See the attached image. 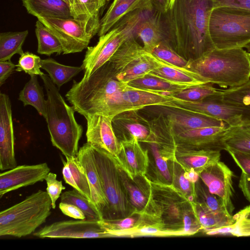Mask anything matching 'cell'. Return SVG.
I'll use <instances>...</instances> for the list:
<instances>
[{"label":"cell","instance_id":"cell-52","mask_svg":"<svg viewBox=\"0 0 250 250\" xmlns=\"http://www.w3.org/2000/svg\"><path fill=\"white\" fill-rule=\"evenodd\" d=\"M88 18L100 22L99 13L106 0H80Z\"/></svg>","mask_w":250,"mask_h":250},{"label":"cell","instance_id":"cell-57","mask_svg":"<svg viewBox=\"0 0 250 250\" xmlns=\"http://www.w3.org/2000/svg\"><path fill=\"white\" fill-rule=\"evenodd\" d=\"M239 187L243 194L250 202V175L241 172L239 182Z\"/></svg>","mask_w":250,"mask_h":250},{"label":"cell","instance_id":"cell-43","mask_svg":"<svg viewBox=\"0 0 250 250\" xmlns=\"http://www.w3.org/2000/svg\"><path fill=\"white\" fill-rule=\"evenodd\" d=\"M148 144L154 159L156 180L164 184H171L172 178L168 160L163 155L156 142H152Z\"/></svg>","mask_w":250,"mask_h":250},{"label":"cell","instance_id":"cell-33","mask_svg":"<svg viewBox=\"0 0 250 250\" xmlns=\"http://www.w3.org/2000/svg\"><path fill=\"white\" fill-rule=\"evenodd\" d=\"M19 100L24 106L30 105L34 107L39 114L45 119L46 116V100L42 87L40 85L37 75L30 76V79L20 91Z\"/></svg>","mask_w":250,"mask_h":250},{"label":"cell","instance_id":"cell-47","mask_svg":"<svg viewBox=\"0 0 250 250\" xmlns=\"http://www.w3.org/2000/svg\"><path fill=\"white\" fill-rule=\"evenodd\" d=\"M232 216L234 223L229 226V234L238 237L250 236V205Z\"/></svg>","mask_w":250,"mask_h":250},{"label":"cell","instance_id":"cell-13","mask_svg":"<svg viewBox=\"0 0 250 250\" xmlns=\"http://www.w3.org/2000/svg\"><path fill=\"white\" fill-rule=\"evenodd\" d=\"M199 175L209 191L220 198L228 211L232 215L234 209L232 202L234 191L233 171L219 160L205 168Z\"/></svg>","mask_w":250,"mask_h":250},{"label":"cell","instance_id":"cell-15","mask_svg":"<svg viewBox=\"0 0 250 250\" xmlns=\"http://www.w3.org/2000/svg\"><path fill=\"white\" fill-rule=\"evenodd\" d=\"M228 126L205 127L175 133L176 145L196 149L226 150L225 137Z\"/></svg>","mask_w":250,"mask_h":250},{"label":"cell","instance_id":"cell-56","mask_svg":"<svg viewBox=\"0 0 250 250\" xmlns=\"http://www.w3.org/2000/svg\"><path fill=\"white\" fill-rule=\"evenodd\" d=\"M72 17L75 19H85L87 18L80 0H69Z\"/></svg>","mask_w":250,"mask_h":250},{"label":"cell","instance_id":"cell-36","mask_svg":"<svg viewBox=\"0 0 250 250\" xmlns=\"http://www.w3.org/2000/svg\"><path fill=\"white\" fill-rule=\"evenodd\" d=\"M28 31L1 32L0 34V62L11 60L15 54L21 55L22 45Z\"/></svg>","mask_w":250,"mask_h":250},{"label":"cell","instance_id":"cell-48","mask_svg":"<svg viewBox=\"0 0 250 250\" xmlns=\"http://www.w3.org/2000/svg\"><path fill=\"white\" fill-rule=\"evenodd\" d=\"M41 58L28 51L24 52L21 55L18 64L16 65V71L17 72L24 71L25 73L31 75H43L44 73L41 70Z\"/></svg>","mask_w":250,"mask_h":250},{"label":"cell","instance_id":"cell-46","mask_svg":"<svg viewBox=\"0 0 250 250\" xmlns=\"http://www.w3.org/2000/svg\"><path fill=\"white\" fill-rule=\"evenodd\" d=\"M151 54L157 59L177 66L185 68L188 63V60L175 51L166 41L157 44Z\"/></svg>","mask_w":250,"mask_h":250},{"label":"cell","instance_id":"cell-40","mask_svg":"<svg viewBox=\"0 0 250 250\" xmlns=\"http://www.w3.org/2000/svg\"><path fill=\"white\" fill-rule=\"evenodd\" d=\"M169 165L172 175L171 185L180 191L190 202L196 201L195 184L191 183L184 176L185 170L177 163L170 161Z\"/></svg>","mask_w":250,"mask_h":250},{"label":"cell","instance_id":"cell-22","mask_svg":"<svg viewBox=\"0 0 250 250\" xmlns=\"http://www.w3.org/2000/svg\"><path fill=\"white\" fill-rule=\"evenodd\" d=\"M120 179L134 213L142 214L148 210L151 201L150 188L146 176L130 178L119 165Z\"/></svg>","mask_w":250,"mask_h":250},{"label":"cell","instance_id":"cell-29","mask_svg":"<svg viewBox=\"0 0 250 250\" xmlns=\"http://www.w3.org/2000/svg\"><path fill=\"white\" fill-rule=\"evenodd\" d=\"M27 12L37 17H72L70 5L62 0H21Z\"/></svg>","mask_w":250,"mask_h":250},{"label":"cell","instance_id":"cell-23","mask_svg":"<svg viewBox=\"0 0 250 250\" xmlns=\"http://www.w3.org/2000/svg\"><path fill=\"white\" fill-rule=\"evenodd\" d=\"M220 152L192 149L177 145L172 161L178 163L185 171L193 169L199 174L205 168L220 160Z\"/></svg>","mask_w":250,"mask_h":250},{"label":"cell","instance_id":"cell-54","mask_svg":"<svg viewBox=\"0 0 250 250\" xmlns=\"http://www.w3.org/2000/svg\"><path fill=\"white\" fill-rule=\"evenodd\" d=\"M214 8L235 7L250 10V0H214Z\"/></svg>","mask_w":250,"mask_h":250},{"label":"cell","instance_id":"cell-2","mask_svg":"<svg viewBox=\"0 0 250 250\" xmlns=\"http://www.w3.org/2000/svg\"><path fill=\"white\" fill-rule=\"evenodd\" d=\"M117 73L108 62L87 79L74 80L65 94L67 100L83 117L96 114L113 119L127 111L123 98L127 83L117 80Z\"/></svg>","mask_w":250,"mask_h":250},{"label":"cell","instance_id":"cell-10","mask_svg":"<svg viewBox=\"0 0 250 250\" xmlns=\"http://www.w3.org/2000/svg\"><path fill=\"white\" fill-rule=\"evenodd\" d=\"M221 93L222 91L198 102L172 97L166 107L213 117L223 121L230 126L250 124V107L227 102L222 99Z\"/></svg>","mask_w":250,"mask_h":250},{"label":"cell","instance_id":"cell-14","mask_svg":"<svg viewBox=\"0 0 250 250\" xmlns=\"http://www.w3.org/2000/svg\"><path fill=\"white\" fill-rule=\"evenodd\" d=\"M87 121V142L103 150L116 159L120 152V143L113 128L112 118L101 115L84 117Z\"/></svg>","mask_w":250,"mask_h":250},{"label":"cell","instance_id":"cell-38","mask_svg":"<svg viewBox=\"0 0 250 250\" xmlns=\"http://www.w3.org/2000/svg\"><path fill=\"white\" fill-rule=\"evenodd\" d=\"M35 33L39 54L50 56L54 53L60 55L63 53L62 46L57 37L38 20L35 24Z\"/></svg>","mask_w":250,"mask_h":250},{"label":"cell","instance_id":"cell-39","mask_svg":"<svg viewBox=\"0 0 250 250\" xmlns=\"http://www.w3.org/2000/svg\"><path fill=\"white\" fill-rule=\"evenodd\" d=\"M225 142L227 148L250 151V124L239 126H228Z\"/></svg>","mask_w":250,"mask_h":250},{"label":"cell","instance_id":"cell-62","mask_svg":"<svg viewBox=\"0 0 250 250\" xmlns=\"http://www.w3.org/2000/svg\"><path fill=\"white\" fill-rule=\"evenodd\" d=\"M107 0L109 1V0Z\"/></svg>","mask_w":250,"mask_h":250},{"label":"cell","instance_id":"cell-53","mask_svg":"<svg viewBox=\"0 0 250 250\" xmlns=\"http://www.w3.org/2000/svg\"><path fill=\"white\" fill-rule=\"evenodd\" d=\"M59 208L64 215L77 220H84V213L76 206L67 203L60 202Z\"/></svg>","mask_w":250,"mask_h":250},{"label":"cell","instance_id":"cell-24","mask_svg":"<svg viewBox=\"0 0 250 250\" xmlns=\"http://www.w3.org/2000/svg\"><path fill=\"white\" fill-rule=\"evenodd\" d=\"M166 116L172 126L174 134L205 127L228 126L223 121L213 117L175 109Z\"/></svg>","mask_w":250,"mask_h":250},{"label":"cell","instance_id":"cell-31","mask_svg":"<svg viewBox=\"0 0 250 250\" xmlns=\"http://www.w3.org/2000/svg\"><path fill=\"white\" fill-rule=\"evenodd\" d=\"M192 204L196 216L202 227V231L204 233L228 227L234 223L232 215L215 213L203 203L197 201L192 202Z\"/></svg>","mask_w":250,"mask_h":250},{"label":"cell","instance_id":"cell-32","mask_svg":"<svg viewBox=\"0 0 250 250\" xmlns=\"http://www.w3.org/2000/svg\"><path fill=\"white\" fill-rule=\"evenodd\" d=\"M160 65V60L152 54L146 52L142 56L125 69L117 73L116 78L121 82L128 83L147 75Z\"/></svg>","mask_w":250,"mask_h":250},{"label":"cell","instance_id":"cell-45","mask_svg":"<svg viewBox=\"0 0 250 250\" xmlns=\"http://www.w3.org/2000/svg\"><path fill=\"white\" fill-rule=\"evenodd\" d=\"M221 90L224 101L240 106L250 107V79L241 85Z\"/></svg>","mask_w":250,"mask_h":250},{"label":"cell","instance_id":"cell-28","mask_svg":"<svg viewBox=\"0 0 250 250\" xmlns=\"http://www.w3.org/2000/svg\"><path fill=\"white\" fill-rule=\"evenodd\" d=\"M160 61V66L149 72L148 75L191 86L208 83L199 75L185 67L177 66Z\"/></svg>","mask_w":250,"mask_h":250},{"label":"cell","instance_id":"cell-19","mask_svg":"<svg viewBox=\"0 0 250 250\" xmlns=\"http://www.w3.org/2000/svg\"><path fill=\"white\" fill-rule=\"evenodd\" d=\"M120 152L116 159L120 167L133 179L145 177L149 166L148 150L134 138L120 141Z\"/></svg>","mask_w":250,"mask_h":250},{"label":"cell","instance_id":"cell-1","mask_svg":"<svg viewBox=\"0 0 250 250\" xmlns=\"http://www.w3.org/2000/svg\"><path fill=\"white\" fill-rule=\"evenodd\" d=\"M214 0H170L162 13L165 41L187 60L199 58L215 47L209 32Z\"/></svg>","mask_w":250,"mask_h":250},{"label":"cell","instance_id":"cell-60","mask_svg":"<svg viewBox=\"0 0 250 250\" xmlns=\"http://www.w3.org/2000/svg\"><path fill=\"white\" fill-rule=\"evenodd\" d=\"M244 47L247 49L248 52L250 53V42L247 44Z\"/></svg>","mask_w":250,"mask_h":250},{"label":"cell","instance_id":"cell-17","mask_svg":"<svg viewBox=\"0 0 250 250\" xmlns=\"http://www.w3.org/2000/svg\"><path fill=\"white\" fill-rule=\"evenodd\" d=\"M11 104L9 96L0 93V169L17 166L14 150V136Z\"/></svg>","mask_w":250,"mask_h":250},{"label":"cell","instance_id":"cell-37","mask_svg":"<svg viewBox=\"0 0 250 250\" xmlns=\"http://www.w3.org/2000/svg\"><path fill=\"white\" fill-rule=\"evenodd\" d=\"M60 198L61 202L69 203L79 208L86 220L99 221L104 219L103 214L92 202L75 189L62 192Z\"/></svg>","mask_w":250,"mask_h":250},{"label":"cell","instance_id":"cell-58","mask_svg":"<svg viewBox=\"0 0 250 250\" xmlns=\"http://www.w3.org/2000/svg\"><path fill=\"white\" fill-rule=\"evenodd\" d=\"M153 7L164 14L167 10L170 0H150Z\"/></svg>","mask_w":250,"mask_h":250},{"label":"cell","instance_id":"cell-20","mask_svg":"<svg viewBox=\"0 0 250 250\" xmlns=\"http://www.w3.org/2000/svg\"><path fill=\"white\" fill-rule=\"evenodd\" d=\"M87 177L91 192V200L103 214L108 206L96 167L92 146L86 142L81 146L76 156Z\"/></svg>","mask_w":250,"mask_h":250},{"label":"cell","instance_id":"cell-25","mask_svg":"<svg viewBox=\"0 0 250 250\" xmlns=\"http://www.w3.org/2000/svg\"><path fill=\"white\" fill-rule=\"evenodd\" d=\"M123 98L128 111L139 110L152 105L166 107L172 100L167 94L138 89L128 84L123 92Z\"/></svg>","mask_w":250,"mask_h":250},{"label":"cell","instance_id":"cell-5","mask_svg":"<svg viewBox=\"0 0 250 250\" xmlns=\"http://www.w3.org/2000/svg\"><path fill=\"white\" fill-rule=\"evenodd\" d=\"M51 199L39 190L0 211V236L21 238L34 233L51 214Z\"/></svg>","mask_w":250,"mask_h":250},{"label":"cell","instance_id":"cell-9","mask_svg":"<svg viewBox=\"0 0 250 250\" xmlns=\"http://www.w3.org/2000/svg\"><path fill=\"white\" fill-rule=\"evenodd\" d=\"M37 19L59 39L63 48V54L83 51L100 29V22L90 19L38 17Z\"/></svg>","mask_w":250,"mask_h":250},{"label":"cell","instance_id":"cell-49","mask_svg":"<svg viewBox=\"0 0 250 250\" xmlns=\"http://www.w3.org/2000/svg\"><path fill=\"white\" fill-rule=\"evenodd\" d=\"M139 218V214L133 213L123 218H104L103 220L99 221V223L103 229L110 234L112 232L132 228L136 224Z\"/></svg>","mask_w":250,"mask_h":250},{"label":"cell","instance_id":"cell-44","mask_svg":"<svg viewBox=\"0 0 250 250\" xmlns=\"http://www.w3.org/2000/svg\"><path fill=\"white\" fill-rule=\"evenodd\" d=\"M65 158L76 187V189L91 201L90 188L87 177L76 156Z\"/></svg>","mask_w":250,"mask_h":250},{"label":"cell","instance_id":"cell-4","mask_svg":"<svg viewBox=\"0 0 250 250\" xmlns=\"http://www.w3.org/2000/svg\"><path fill=\"white\" fill-rule=\"evenodd\" d=\"M41 78L47 94L45 120L52 144L65 157H76L83 126L75 119L73 107L66 104L49 76L44 74Z\"/></svg>","mask_w":250,"mask_h":250},{"label":"cell","instance_id":"cell-61","mask_svg":"<svg viewBox=\"0 0 250 250\" xmlns=\"http://www.w3.org/2000/svg\"><path fill=\"white\" fill-rule=\"evenodd\" d=\"M63 0L64 1H65V2L68 3L70 5V3L69 0Z\"/></svg>","mask_w":250,"mask_h":250},{"label":"cell","instance_id":"cell-34","mask_svg":"<svg viewBox=\"0 0 250 250\" xmlns=\"http://www.w3.org/2000/svg\"><path fill=\"white\" fill-rule=\"evenodd\" d=\"M41 67L48 73V76L59 89L83 70L82 65H65L51 58L42 60Z\"/></svg>","mask_w":250,"mask_h":250},{"label":"cell","instance_id":"cell-55","mask_svg":"<svg viewBox=\"0 0 250 250\" xmlns=\"http://www.w3.org/2000/svg\"><path fill=\"white\" fill-rule=\"evenodd\" d=\"M16 65L11 60L0 62V85L1 86L14 70Z\"/></svg>","mask_w":250,"mask_h":250},{"label":"cell","instance_id":"cell-41","mask_svg":"<svg viewBox=\"0 0 250 250\" xmlns=\"http://www.w3.org/2000/svg\"><path fill=\"white\" fill-rule=\"evenodd\" d=\"M221 89L213 86V84L208 83L193 86L168 95L172 97L188 101H201L208 97L221 93Z\"/></svg>","mask_w":250,"mask_h":250},{"label":"cell","instance_id":"cell-51","mask_svg":"<svg viewBox=\"0 0 250 250\" xmlns=\"http://www.w3.org/2000/svg\"><path fill=\"white\" fill-rule=\"evenodd\" d=\"M233 158L242 172L250 175V151H243L227 148L226 150Z\"/></svg>","mask_w":250,"mask_h":250},{"label":"cell","instance_id":"cell-16","mask_svg":"<svg viewBox=\"0 0 250 250\" xmlns=\"http://www.w3.org/2000/svg\"><path fill=\"white\" fill-rule=\"evenodd\" d=\"M50 168L46 163L21 165L0 174V198L20 188L42 182Z\"/></svg>","mask_w":250,"mask_h":250},{"label":"cell","instance_id":"cell-59","mask_svg":"<svg viewBox=\"0 0 250 250\" xmlns=\"http://www.w3.org/2000/svg\"><path fill=\"white\" fill-rule=\"evenodd\" d=\"M185 177L191 183H195L200 178L199 174L194 170L185 171Z\"/></svg>","mask_w":250,"mask_h":250},{"label":"cell","instance_id":"cell-18","mask_svg":"<svg viewBox=\"0 0 250 250\" xmlns=\"http://www.w3.org/2000/svg\"><path fill=\"white\" fill-rule=\"evenodd\" d=\"M138 111H125L113 118V128L119 141L131 138L147 144L153 141L150 121L142 116Z\"/></svg>","mask_w":250,"mask_h":250},{"label":"cell","instance_id":"cell-12","mask_svg":"<svg viewBox=\"0 0 250 250\" xmlns=\"http://www.w3.org/2000/svg\"><path fill=\"white\" fill-rule=\"evenodd\" d=\"M126 38L124 31L115 25L106 33L100 36L96 45L88 46L82 65L84 70L83 78L87 79L109 62Z\"/></svg>","mask_w":250,"mask_h":250},{"label":"cell","instance_id":"cell-11","mask_svg":"<svg viewBox=\"0 0 250 250\" xmlns=\"http://www.w3.org/2000/svg\"><path fill=\"white\" fill-rule=\"evenodd\" d=\"M40 238H96L112 236L102 228L99 221L86 219L65 220L45 226L33 233Z\"/></svg>","mask_w":250,"mask_h":250},{"label":"cell","instance_id":"cell-50","mask_svg":"<svg viewBox=\"0 0 250 250\" xmlns=\"http://www.w3.org/2000/svg\"><path fill=\"white\" fill-rule=\"evenodd\" d=\"M45 181L47 185L46 190L51 199L52 209H55L56 201L61 196L62 191L65 189V187L63 186L62 181L57 180L56 174L52 172L48 174Z\"/></svg>","mask_w":250,"mask_h":250},{"label":"cell","instance_id":"cell-42","mask_svg":"<svg viewBox=\"0 0 250 250\" xmlns=\"http://www.w3.org/2000/svg\"><path fill=\"white\" fill-rule=\"evenodd\" d=\"M195 188L196 201L203 203L210 210L215 213L225 215H232L228 211L220 198L210 193L200 178L195 183Z\"/></svg>","mask_w":250,"mask_h":250},{"label":"cell","instance_id":"cell-8","mask_svg":"<svg viewBox=\"0 0 250 250\" xmlns=\"http://www.w3.org/2000/svg\"><path fill=\"white\" fill-rule=\"evenodd\" d=\"M94 159L102 188L108 203L105 219H119L134 213L121 183L119 164L107 152L94 147Z\"/></svg>","mask_w":250,"mask_h":250},{"label":"cell","instance_id":"cell-30","mask_svg":"<svg viewBox=\"0 0 250 250\" xmlns=\"http://www.w3.org/2000/svg\"><path fill=\"white\" fill-rule=\"evenodd\" d=\"M146 51L134 38L126 39L109 62L117 72H121L136 61Z\"/></svg>","mask_w":250,"mask_h":250},{"label":"cell","instance_id":"cell-21","mask_svg":"<svg viewBox=\"0 0 250 250\" xmlns=\"http://www.w3.org/2000/svg\"><path fill=\"white\" fill-rule=\"evenodd\" d=\"M110 234L113 237L190 236L184 229H172L167 228L162 222L147 213L139 215L136 224L132 228L112 232Z\"/></svg>","mask_w":250,"mask_h":250},{"label":"cell","instance_id":"cell-7","mask_svg":"<svg viewBox=\"0 0 250 250\" xmlns=\"http://www.w3.org/2000/svg\"><path fill=\"white\" fill-rule=\"evenodd\" d=\"M150 188L151 201L147 212L172 229H184V219L194 211L190 202L171 184L147 178Z\"/></svg>","mask_w":250,"mask_h":250},{"label":"cell","instance_id":"cell-26","mask_svg":"<svg viewBox=\"0 0 250 250\" xmlns=\"http://www.w3.org/2000/svg\"><path fill=\"white\" fill-rule=\"evenodd\" d=\"M153 8L150 0H113L100 20L98 36L108 32L120 20L130 12L141 9Z\"/></svg>","mask_w":250,"mask_h":250},{"label":"cell","instance_id":"cell-27","mask_svg":"<svg viewBox=\"0 0 250 250\" xmlns=\"http://www.w3.org/2000/svg\"><path fill=\"white\" fill-rule=\"evenodd\" d=\"M161 18L162 13L154 9L141 22L135 31V38L142 40L143 47L148 53H151L157 44L165 41Z\"/></svg>","mask_w":250,"mask_h":250},{"label":"cell","instance_id":"cell-35","mask_svg":"<svg viewBox=\"0 0 250 250\" xmlns=\"http://www.w3.org/2000/svg\"><path fill=\"white\" fill-rule=\"evenodd\" d=\"M133 87L168 94L193 86L177 83L162 79L146 75L127 83Z\"/></svg>","mask_w":250,"mask_h":250},{"label":"cell","instance_id":"cell-6","mask_svg":"<svg viewBox=\"0 0 250 250\" xmlns=\"http://www.w3.org/2000/svg\"><path fill=\"white\" fill-rule=\"evenodd\" d=\"M209 32L215 48H244L250 42V10L229 6L214 8Z\"/></svg>","mask_w":250,"mask_h":250},{"label":"cell","instance_id":"cell-3","mask_svg":"<svg viewBox=\"0 0 250 250\" xmlns=\"http://www.w3.org/2000/svg\"><path fill=\"white\" fill-rule=\"evenodd\" d=\"M186 68L208 83L228 88L250 79V53L243 48L217 49L196 59H189Z\"/></svg>","mask_w":250,"mask_h":250}]
</instances>
